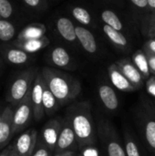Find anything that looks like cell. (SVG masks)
Masks as SVG:
<instances>
[{"label":"cell","mask_w":155,"mask_h":156,"mask_svg":"<svg viewBox=\"0 0 155 156\" xmlns=\"http://www.w3.org/2000/svg\"><path fill=\"white\" fill-rule=\"evenodd\" d=\"M67 119L72 125L79 148L83 149L86 146L95 144L97 141L96 131L89 102L83 101L69 106Z\"/></svg>","instance_id":"cell-1"},{"label":"cell","mask_w":155,"mask_h":156,"mask_svg":"<svg viewBox=\"0 0 155 156\" xmlns=\"http://www.w3.org/2000/svg\"><path fill=\"white\" fill-rule=\"evenodd\" d=\"M42 76L60 105H65L75 100L81 91L80 82L71 75L45 68Z\"/></svg>","instance_id":"cell-2"},{"label":"cell","mask_w":155,"mask_h":156,"mask_svg":"<svg viewBox=\"0 0 155 156\" xmlns=\"http://www.w3.org/2000/svg\"><path fill=\"white\" fill-rule=\"evenodd\" d=\"M98 134L105 147L108 156H127L117 133L111 124L106 121H100L98 123Z\"/></svg>","instance_id":"cell-3"},{"label":"cell","mask_w":155,"mask_h":156,"mask_svg":"<svg viewBox=\"0 0 155 156\" xmlns=\"http://www.w3.org/2000/svg\"><path fill=\"white\" fill-rule=\"evenodd\" d=\"M32 78L29 76H23L16 79L7 94L6 100L12 104H20L31 93Z\"/></svg>","instance_id":"cell-4"},{"label":"cell","mask_w":155,"mask_h":156,"mask_svg":"<svg viewBox=\"0 0 155 156\" xmlns=\"http://www.w3.org/2000/svg\"><path fill=\"white\" fill-rule=\"evenodd\" d=\"M45 80L43 76L37 75L31 89V102L33 107V117L36 121H40L44 115L45 111L43 107V91H44Z\"/></svg>","instance_id":"cell-5"},{"label":"cell","mask_w":155,"mask_h":156,"mask_svg":"<svg viewBox=\"0 0 155 156\" xmlns=\"http://www.w3.org/2000/svg\"><path fill=\"white\" fill-rule=\"evenodd\" d=\"M18 105L19 106L13 114V133L25 128L33 115V107L30 95Z\"/></svg>","instance_id":"cell-6"},{"label":"cell","mask_w":155,"mask_h":156,"mask_svg":"<svg viewBox=\"0 0 155 156\" xmlns=\"http://www.w3.org/2000/svg\"><path fill=\"white\" fill-rule=\"evenodd\" d=\"M37 133L34 129H30L22 133L16 140L15 144V150L19 156H32L36 144H37Z\"/></svg>","instance_id":"cell-7"},{"label":"cell","mask_w":155,"mask_h":156,"mask_svg":"<svg viewBox=\"0 0 155 156\" xmlns=\"http://www.w3.org/2000/svg\"><path fill=\"white\" fill-rule=\"evenodd\" d=\"M76 143L77 137L75 132L72 128L70 122L66 118V120L63 121L62 128L59 133V137L55 151L57 152V154L66 151H71V148L73 147V145H75Z\"/></svg>","instance_id":"cell-8"},{"label":"cell","mask_w":155,"mask_h":156,"mask_svg":"<svg viewBox=\"0 0 155 156\" xmlns=\"http://www.w3.org/2000/svg\"><path fill=\"white\" fill-rule=\"evenodd\" d=\"M63 121L58 119H52L48 121L43 127L42 138L46 145L50 150H55L62 128Z\"/></svg>","instance_id":"cell-9"},{"label":"cell","mask_w":155,"mask_h":156,"mask_svg":"<svg viewBox=\"0 0 155 156\" xmlns=\"http://www.w3.org/2000/svg\"><path fill=\"white\" fill-rule=\"evenodd\" d=\"M108 71L111 84L117 90L122 91H134L137 90V88L122 74L116 64L111 65Z\"/></svg>","instance_id":"cell-10"},{"label":"cell","mask_w":155,"mask_h":156,"mask_svg":"<svg viewBox=\"0 0 155 156\" xmlns=\"http://www.w3.org/2000/svg\"><path fill=\"white\" fill-rule=\"evenodd\" d=\"M13 114L10 107H6L0 121V148L5 145L13 133Z\"/></svg>","instance_id":"cell-11"},{"label":"cell","mask_w":155,"mask_h":156,"mask_svg":"<svg viewBox=\"0 0 155 156\" xmlns=\"http://www.w3.org/2000/svg\"><path fill=\"white\" fill-rule=\"evenodd\" d=\"M122 74L137 88L143 86V75L136 68V66L127 59H122L117 64Z\"/></svg>","instance_id":"cell-12"},{"label":"cell","mask_w":155,"mask_h":156,"mask_svg":"<svg viewBox=\"0 0 155 156\" xmlns=\"http://www.w3.org/2000/svg\"><path fill=\"white\" fill-rule=\"evenodd\" d=\"M99 97L104 107L110 111L114 112L119 107V99L112 87L107 84H101L99 87Z\"/></svg>","instance_id":"cell-13"},{"label":"cell","mask_w":155,"mask_h":156,"mask_svg":"<svg viewBox=\"0 0 155 156\" xmlns=\"http://www.w3.org/2000/svg\"><path fill=\"white\" fill-rule=\"evenodd\" d=\"M76 36L77 39L82 46V48L90 54H93L97 51L98 46L96 39L93 34L87 28L82 27H76Z\"/></svg>","instance_id":"cell-14"},{"label":"cell","mask_w":155,"mask_h":156,"mask_svg":"<svg viewBox=\"0 0 155 156\" xmlns=\"http://www.w3.org/2000/svg\"><path fill=\"white\" fill-rule=\"evenodd\" d=\"M57 28L61 37L69 42H74L77 39L76 27H74L72 21L67 17H60L57 21Z\"/></svg>","instance_id":"cell-15"},{"label":"cell","mask_w":155,"mask_h":156,"mask_svg":"<svg viewBox=\"0 0 155 156\" xmlns=\"http://www.w3.org/2000/svg\"><path fill=\"white\" fill-rule=\"evenodd\" d=\"M143 131L146 144L155 154V117L145 116L143 123Z\"/></svg>","instance_id":"cell-16"},{"label":"cell","mask_w":155,"mask_h":156,"mask_svg":"<svg viewBox=\"0 0 155 156\" xmlns=\"http://www.w3.org/2000/svg\"><path fill=\"white\" fill-rule=\"evenodd\" d=\"M59 105L60 104L58 103V100L50 91V90L48 89V87L45 82L44 91H43V107H44L45 113L47 115H52L58 109Z\"/></svg>","instance_id":"cell-17"},{"label":"cell","mask_w":155,"mask_h":156,"mask_svg":"<svg viewBox=\"0 0 155 156\" xmlns=\"http://www.w3.org/2000/svg\"><path fill=\"white\" fill-rule=\"evenodd\" d=\"M51 60L57 67L67 68L70 64V56L65 48L58 47L51 53Z\"/></svg>","instance_id":"cell-18"},{"label":"cell","mask_w":155,"mask_h":156,"mask_svg":"<svg viewBox=\"0 0 155 156\" xmlns=\"http://www.w3.org/2000/svg\"><path fill=\"white\" fill-rule=\"evenodd\" d=\"M103 31L106 34V36L108 37V38L116 46L121 47V48H125L128 45L126 37L122 33H121V31H118V30L109 27L108 25L103 26Z\"/></svg>","instance_id":"cell-19"},{"label":"cell","mask_w":155,"mask_h":156,"mask_svg":"<svg viewBox=\"0 0 155 156\" xmlns=\"http://www.w3.org/2000/svg\"><path fill=\"white\" fill-rule=\"evenodd\" d=\"M133 62L136 68L143 75V78L144 79L149 78L151 72L150 66H149L147 56L143 51H138L137 53H135V55L133 56Z\"/></svg>","instance_id":"cell-20"},{"label":"cell","mask_w":155,"mask_h":156,"mask_svg":"<svg viewBox=\"0 0 155 156\" xmlns=\"http://www.w3.org/2000/svg\"><path fill=\"white\" fill-rule=\"evenodd\" d=\"M101 19L102 21L105 23V25H108L109 27L121 31L123 28L122 23L121 21V19L118 17V16L111 10H104L101 12Z\"/></svg>","instance_id":"cell-21"},{"label":"cell","mask_w":155,"mask_h":156,"mask_svg":"<svg viewBox=\"0 0 155 156\" xmlns=\"http://www.w3.org/2000/svg\"><path fill=\"white\" fill-rule=\"evenodd\" d=\"M125 137V151L127 156H142L139 146L137 145L134 138L129 133L124 134Z\"/></svg>","instance_id":"cell-22"},{"label":"cell","mask_w":155,"mask_h":156,"mask_svg":"<svg viewBox=\"0 0 155 156\" xmlns=\"http://www.w3.org/2000/svg\"><path fill=\"white\" fill-rule=\"evenodd\" d=\"M72 15L76 20L83 25H90L91 23V16L88 10L81 6H76L72 9Z\"/></svg>","instance_id":"cell-23"},{"label":"cell","mask_w":155,"mask_h":156,"mask_svg":"<svg viewBox=\"0 0 155 156\" xmlns=\"http://www.w3.org/2000/svg\"><path fill=\"white\" fill-rule=\"evenodd\" d=\"M15 35L14 26L5 20H0V39L3 41H7L11 39Z\"/></svg>","instance_id":"cell-24"},{"label":"cell","mask_w":155,"mask_h":156,"mask_svg":"<svg viewBox=\"0 0 155 156\" xmlns=\"http://www.w3.org/2000/svg\"><path fill=\"white\" fill-rule=\"evenodd\" d=\"M28 57L25 51L12 49L7 54V59L13 64H23L27 60Z\"/></svg>","instance_id":"cell-25"},{"label":"cell","mask_w":155,"mask_h":156,"mask_svg":"<svg viewBox=\"0 0 155 156\" xmlns=\"http://www.w3.org/2000/svg\"><path fill=\"white\" fill-rule=\"evenodd\" d=\"M43 42L39 39H28L25 44V49L29 52H35L43 47Z\"/></svg>","instance_id":"cell-26"},{"label":"cell","mask_w":155,"mask_h":156,"mask_svg":"<svg viewBox=\"0 0 155 156\" xmlns=\"http://www.w3.org/2000/svg\"><path fill=\"white\" fill-rule=\"evenodd\" d=\"M12 14V5L7 0H0V15L6 18Z\"/></svg>","instance_id":"cell-27"},{"label":"cell","mask_w":155,"mask_h":156,"mask_svg":"<svg viewBox=\"0 0 155 156\" xmlns=\"http://www.w3.org/2000/svg\"><path fill=\"white\" fill-rule=\"evenodd\" d=\"M43 34V30L38 27H30L25 32V37L28 39H37Z\"/></svg>","instance_id":"cell-28"},{"label":"cell","mask_w":155,"mask_h":156,"mask_svg":"<svg viewBox=\"0 0 155 156\" xmlns=\"http://www.w3.org/2000/svg\"><path fill=\"white\" fill-rule=\"evenodd\" d=\"M81 156H100V153L97 147H94L93 145H89L82 149Z\"/></svg>","instance_id":"cell-29"},{"label":"cell","mask_w":155,"mask_h":156,"mask_svg":"<svg viewBox=\"0 0 155 156\" xmlns=\"http://www.w3.org/2000/svg\"><path fill=\"white\" fill-rule=\"evenodd\" d=\"M146 90L149 94L155 98V77H152L146 84Z\"/></svg>","instance_id":"cell-30"},{"label":"cell","mask_w":155,"mask_h":156,"mask_svg":"<svg viewBox=\"0 0 155 156\" xmlns=\"http://www.w3.org/2000/svg\"><path fill=\"white\" fill-rule=\"evenodd\" d=\"M147 58H148V62H149V66H150V70L155 74V54L148 53Z\"/></svg>","instance_id":"cell-31"},{"label":"cell","mask_w":155,"mask_h":156,"mask_svg":"<svg viewBox=\"0 0 155 156\" xmlns=\"http://www.w3.org/2000/svg\"><path fill=\"white\" fill-rule=\"evenodd\" d=\"M32 156H49V152L46 147H39Z\"/></svg>","instance_id":"cell-32"},{"label":"cell","mask_w":155,"mask_h":156,"mask_svg":"<svg viewBox=\"0 0 155 156\" xmlns=\"http://www.w3.org/2000/svg\"><path fill=\"white\" fill-rule=\"evenodd\" d=\"M133 5L139 8H145L148 6V0H131Z\"/></svg>","instance_id":"cell-33"},{"label":"cell","mask_w":155,"mask_h":156,"mask_svg":"<svg viewBox=\"0 0 155 156\" xmlns=\"http://www.w3.org/2000/svg\"><path fill=\"white\" fill-rule=\"evenodd\" d=\"M54 156H75V154L73 151H66V152L58 153Z\"/></svg>","instance_id":"cell-34"},{"label":"cell","mask_w":155,"mask_h":156,"mask_svg":"<svg viewBox=\"0 0 155 156\" xmlns=\"http://www.w3.org/2000/svg\"><path fill=\"white\" fill-rule=\"evenodd\" d=\"M148 48L152 53L155 54V40H150L148 42Z\"/></svg>","instance_id":"cell-35"},{"label":"cell","mask_w":155,"mask_h":156,"mask_svg":"<svg viewBox=\"0 0 155 156\" xmlns=\"http://www.w3.org/2000/svg\"><path fill=\"white\" fill-rule=\"evenodd\" d=\"M30 6H37L39 4V0H24Z\"/></svg>","instance_id":"cell-36"},{"label":"cell","mask_w":155,"mask_h":156,"mask_svg":"<svg viewBox=\"0 0 155 156\" xmlns=\"http://www.w3.org/2000/svg\"><path fill=\"white\" fill-rule=\"evenodd\" d=\"M12 148L13 147H11V146H9V147H7V148H5L1 154H0V156H9L10 154V152H11V150H12Z\"/></svg>","instance_id":"cell-37"},{"label":"cell","mask_w":155,"mask_h":156,"mask_svg":"<svg viewBox=\"0 0 155 156\" xmlns=\"http://www.w3.org/2000/svg\"><path fill=\"white\" fill-rule=\"evenodd\" d=\"M148 6L152 9H155V0H148Z\"/></svg>","instance_id":"cell-38"},{"label":"cell","mask_w":155,"mask_h":156,"mask_svg":"<svg viewBox=\"0 0 155 156\" xmlns=\"http://www.w3.org/2000/svg\"><path fill=\"white\" fill-rule=\"evenodd\" d=\"M9 156H19V155L16 154V152L15 148L13 147V148H12V150H11V152H10V154H9Z\"/></svg>","instance_id":"cell-39"},{"label":"cell","mask_w":155,"mask_h":156,"mask_svg":"<svg viewBox=\"0 0 155 156\" xmlns=\"http://www.w3.org/2000/svg\"><path fill=\"white\" fill-rule=\"evenodd\" d=\"M1 119H2V114H0V121H1Z\"/></svg>","instance_id":"cell-40"},{"label":"cell","mask_w":155,"mask_h":156,"mask_svg":"<svg viewBox=\"0 0 155 156\" xmlns=\"http://www.w3.org/2000/svg\"><path fill=\"white\" fill-rule=\"evenodd\" d=\"M79 156H81V154H80V155H79Z\"/></svg>","instance_id":"cell-41"},{"label":"cell","mask_w":155,"mask_h":156,"mask_svg":"<svg viewBox=\"0 0 155 156\" xmlns=\"http://www.w3.org/2000/svg\"><path fill=\"white\" fill-rule=\"evenodd\" d=\"M0 16H1V15H0Z\"/></svg>","instance_id":"cell-42"}]
</instances>
